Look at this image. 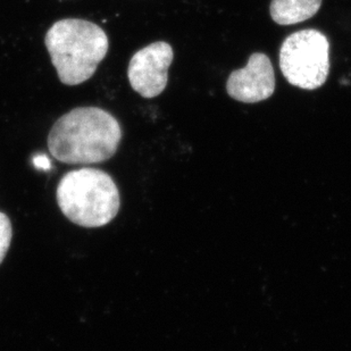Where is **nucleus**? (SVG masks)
Segmentation results:
<instances>
[{
	"label": "nucleus",
	"instance_id": "nucleus-8",
	"mask_svg": "<svg viewBox=\"0 0 351 351\" xmlns=\"http://www.w3.org/2000/svg\"><path fill=\"white\" fill-rule=\"evenodd\" d=\"M12 235H13V229H12L8 216L5 215L3 213H0V264L6 257L7 252L10 249Z\"/></svg>",
	"mask_w": 351,
	"mask_h": 351
},
{
	"label": "nucleus",
	"instance_id": "nucleus-9",
	"mask_svg": "<svg viewBox=\"0 0 351 351\" xmlns=\"http://www.w3.org/2000/svg\"><path fill=\"white\" fill-rule=\"evenodd\" d=\"M34 164L37 169H43V171H47V169H49L51 167L49 159H48V157L45 156V155H38V156L34 157Z\"/></svg>",
	"mask_w": 351,
	"mask_h": 351
},
{
	"label": "nucleus",
	"instance_id": "nucleus-5",
	"mask_svg": "<svg viewBox=\"0 0 351 351\" xmlns=\"http://www.w3.org/2000/svg\"><path fill=\"white\" fill-rule=\"evenodd\" d=\"M172 47L164 41L150 43L133 55L128 69L132 89L143 98H155L165 90L173 62Z\"/></svg>",
	"mask_w": 351,
	"mask_h": 351
},
{
	"label": "nucleus",
	"instance_id": "nucleus-1",
	"mask_svg": "<svg viewBox=\"0 0 351 351\" xmlns=\"http://www.w3.org/2000/svg\"><path fill=\"white\" fill-rule=\"evenodd\" d=\"M121 140L122 129L112 114L98 107H79L57 119L48 148L60 162L89 165L112 158Z\"/></svg>",
	"mask_w": 351,
	"mask_h": 351
},
{
	"label": "nucleus",
	"instance_id": "nucleus-2",
	"mask_svg": "<svg viewBox=\"0 0 351 351\" xmlns=\"http://www.w3.org/2000/svg\"><path fill=\"white\" fill-rule=\"evenodd\" d=\"M60 82L77 86L91 79L108 51L105 31L89 21L65 19L53 23L45 38Z\"/></svg>",
	"mask_w": 351,
	"mask_h": 351
},
{
	"label": "nucleus",
	"instance_id": "nucleus-4",
	"mask_svg": "<svg viewBox=\"0 0 351 351\" xmlns=\"http://www.w3.org/2000/svg\"><path fill=\"white\" fill-rule=\"evenodd\" d=\"M330 43L324 34L314 29L289 36L280 49V67L285 79L300 89L323 86L330 72Z\"/></svg>",
	"mask_w": 351,
	"mask_h": 351
},
{
	"label": "nucleus",
	"instance_id": "nucleus-6",
	"mask_svg": "<svg viewBox=\"0 0 351 351\" xmlns=\"http://www.w3.org/2000/svg\"><path fill=\"white\" fill-rule=\"evenodd\" d=\"M275 90V74L269 56L263 53H252L245 69L233 71L226 91L234 100L255 104L269 99Z\"/></svg>",
	"mask_w": 351,
	"mask_h": 351
},
{
	"label": "nucleus",
	"instance_id": "nucleus-3",
	"mask_svg": "<svg viewBox=\"0 0 351 351\" xmlns=\"http://www.w3.org/2000/svg\"><path fill=\"white\" fill-rule=\"evenodd\" d=\"M56 197L64 215L83 228L107 226L117 217L121 205L113 179L104 171L89 167L65 174Z\"/></svg>",
	"mask_w": 351,
	"mask_h": 351
},
{
	"label": "nucleus",
	"instance_id": "nucleus-7",
	"mask_svg": "<svg viewBox=\"0 0 351 351\" xmlns=\"http://www.w3.org/2000/svg\"><path fill=\"white\" fill-rule=\"evenodd\" d=\"M323 0H272L269 13L275 23L293 25L314 16Z\"/></svg>",
	"mask_w": 351,
	"mask_h": 351
}]
</instances>
